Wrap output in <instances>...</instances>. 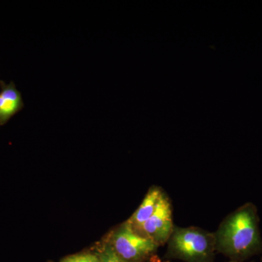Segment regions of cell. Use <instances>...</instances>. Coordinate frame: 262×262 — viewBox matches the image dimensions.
Masks as SVG:
<instances>
[{
    "instance_id": "cell-5",
    "label": "cell",
    "mask_w": 262,
    "mask_h": 262,
    "mask_svg": "<svg viewBox=\"0 0 262 262\" xmlns=\"http://www.w3.org/2000/svg\"><path fill=\"white\" fill-rule=\"evenodd\" d=\"M161 194L162 193L158 189H152L146 194L141 206L127 222L135 232L136 230L141 231L143 225L154 213Z\"/></svg>"
},
{
    "instance_id": "cell-10",
    "label": "cell",
    "mask_w": 262,
    "mask_h": 262,
    "mask_svg": "<svg viewBox=\"0 0 262 262\" xmlns=\"http://www.w3.org/2000/svg\"><path fill=\"white\" fill-rule=\"evenodd\" d=\"M230 262H241V261H230Z\"/></svg>"
},
{
    "instance_id": "cell-2",
    "label": "cell",
    "mask_w": 262,
    "mask_h": 262,
    "mask_svg": "<svg viewBox=\"0 0 262 262\" xmlns=\"http://www.w3.org/2000/svg\"><path fill=\"white\" fill-rule=\"evenodd\" d=\"M213 241L201 231L179 229L170 242V251L175 257L187 262H208L213 256Z\"/></svg>"
},
{
    "instance_id": "cell-8",
    "label": "cell",
    "mask_w": 262,
    "mask_h": 262,
    "mask_svg": "<svg viewBox=\"0 0 262 262\" xmlns=\"http://www.w3.org/2000/svg\"><path fill=\"white\" fill-rule=\"evenodd\" d=\"M61 262H100L97 254L84 253V254L75 255L63 259Z\"/></svg>"
},
{
    "instance_id": "cell-11",
    "label": "cell",
    "mask_w": 262,
    "mask_h": 262,
    "mask_svg": "<svg viewBox=\"0 0 262 262\" xmlns=\"http://www.w3.org/2000/svg\"><path fill=\"white\" fill-rule=\"evenodd\" d=\"M261 262H262V258H261Z\"/></svg>"
},
{
    "instance_id": "cell-1",
    "label": "cell",
    "mask_w": 262,
    "mask_h": 262,
    "mask_svg": "<svg viewBox=\"0 0 262 262\" xmlns=\"http://www.w3.org/2000/svg\"><path fill=\"white\" fill-rule=\"evenodd\" d=\"M217 246L221 252L236 261L261 251L257 213L252 204L241 207L225 221L219 232Z\"/></svg>"
},
{
    "instance_id": "cell-3",
    "label": "cell",
    "mask_w": 262,
    "mask_h": 262,
    "mask_svg": "<svg viewBox=\"0 0 262 262\" xmlns=\"http://www.w3.org/2000/svg\"><path fill=\"white\" fill-rule=\"evenodd\" d=\"M111 245L117 254L126 262H145L158 247L151 239L136 232L128 223L114 234Z\"/></svg>"
},
{
    "instance_id": "cell-6",
    "label": "cell",
    "mask_w": 262,
    "mask_h": 262,
    "mask_svg": "<svg viewBox=\"0 0 262 262\" xmlns=\"http://www.w3.org/2000/svg\"><path fill=\"white\" fill-rule=\"evenodd\" d=\"M20 97L15 89H7L0 94V119L6 120L18 110Z\"/></svg>"
},
{
    "instance_id": "cell-7",
    "label": "cell",
    "mask_w": 262,
    "mask_h": 262,
    "mask_svg": "<svg viewBox=\"0 0 262 262\" xmlns=\"http://www.w3.org/2000/svg\"><path fill=\"white\" fill-rule=\"evenodd\" d=\"M97 256L100 262H126L117 254L111 244L103 246Z\"/></svg>"
},
{
    "instance_id": "cell-4",
    "label": "cell",
    "mask_w": 262,
    "mask_h": 262,
    "mask_svg": "<svg viewBox=\"0 0 262 262\" xmlns=\"http://www.w3.org/2000/svg\"><path fill=\"white\" fill-rule=\"evenodd\" d=\"M172 231L171 207L168 200L162 194L154 213L143 225L141 232L144 237L151 239L159 246L168 241Z\"/></svg>"
},
{
    "instance_id": "cell-9",
    "label": "cell",
    "mask_w": 262,
    "mask_h": 262,
    "mask_svg": "<svg viewBox=\"0 0 262 262\" xmlns=\"http://www.w3.org/2000/svg\"><path fill=\"white\" fill-rule=\"evenodd\" d=\"M145 262H163L159 258L156 257V256H151L149 258H148Z\"/></svg>"
}]
</instances>
